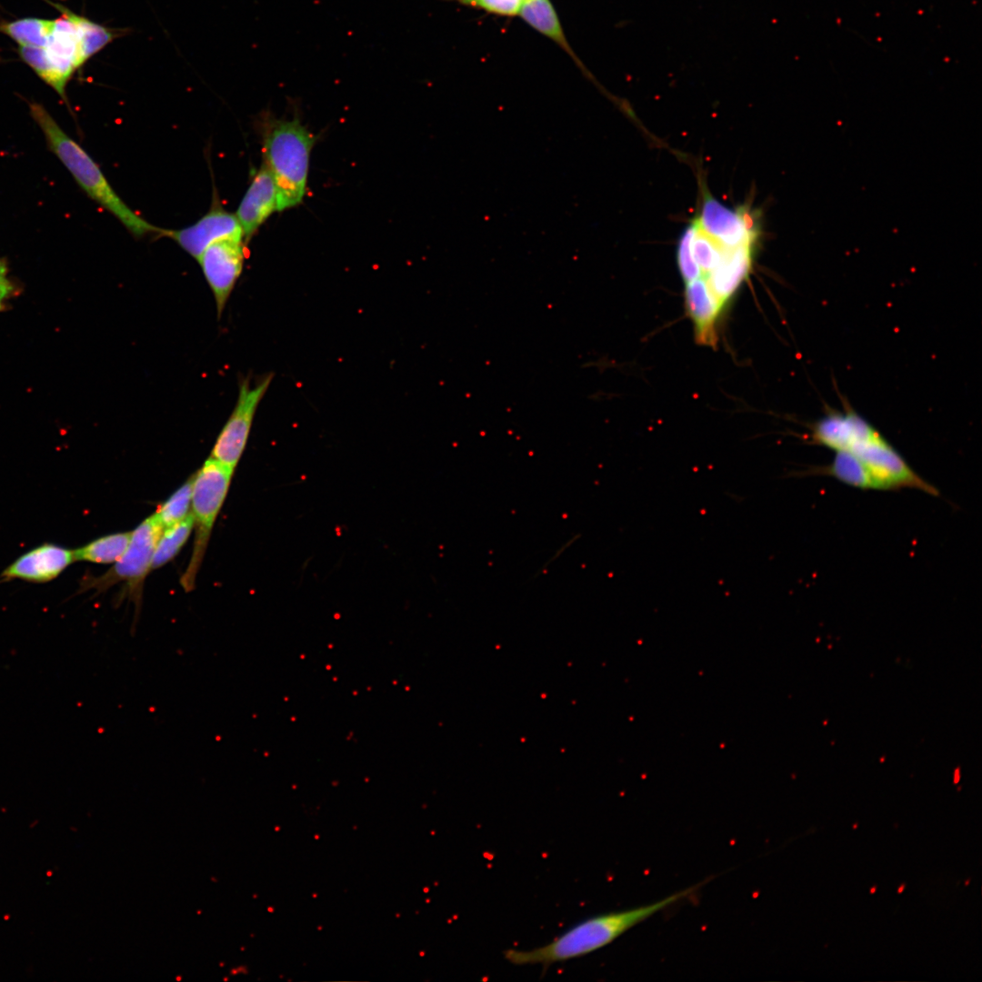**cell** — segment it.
Segmentation results:
<instances>
[{"label": "cell", "mask_w": 982, "mask_h": 982, "mask_svg": "<svg viewBox=\"0 0 982 982\" xmlns=\"http://www.w3.org/2000/svg\"><path fill=\"white\" fill-rule=\"evenodd\" d=\"M812 437L835 452H847L857 457L871 474L877 489L913 487L937 494L877 429L853 411L826 415L815 423Z\"/></svg>", "instance_id": "cell-1"}, {"label": "cell", "mask_w": 982, "mask_h": 982, "mask_svg": "<svg viewBox=\"0 0 982 982\" xmlns=\"http://www.w3.org/2000/svg\"><path fill=\"white\" fill-rule=\"evenodd\" d=\"M695 887L681 890L648 905L589 917L545 946L530 950L510 948L505 950L503 956L516 966L540 964L543 967L586 956L607 946L628 929L687 897Z\"/></svg>", "instance_id": "cell-2"}, {"label": "cell", "mask_w": 982, "mask_h": 982, "mask_svg": "<svg viewBox=\"0 0 982 982\" xmlns=\"http://www.w3.org/2000/svg\"><path fill=\"white\" fill-rule=\"evenodd\" d=\"M30 112L42 129L51 150L92 199L115 215L137 237L149 233H162L163 229L148 223L120 198L96 163L61 129L41 105L30 104Z\"/></svg>", "instance_id": "cell-3"}, {"label": "cell", "mask_w": 982, "mask_h": 982, "mask_svg": "<svg viewBox=\"0 0 982 982\" xmlns=\"http://www.w3.org/2000/svg\"><path fill=\"white\" fill-rule=\"evenodd\" d=\"M316 138L296 118L275 120L264 135L263 154L277 190L278 211L300 204Z\"/></svg>", "instance_id": "cell-4"}, {"label": "cell", "mask_w": 982, "mask_h": 982, "mask_svg": "<svg viewBox=\"0 0 982 982\" xmlns=\"http://www.w3.org/2000/svg\"><path fill=\"white\" fill-rule=\"evenodd\" d=\"M61 12L43 47L20 46L21 58L62 97L65 85L76 69L87 60L83 49L85 17L73 13L59 3L45 0Z\"/></svg>", "instance_id": "cell-5"}, {"label": "cell", "mask_w": 982, "mask_h": 982, "mask_svg": "<svg viewBox=\"0 0 982 982\" xmlns=\"http://www.w3.org/2000/svg\"><path fill=\"white\" fill-rule=\"evenodd\" d=\"M163 529L155 514L142 521L132 531L129 545L123 556L104 574L82 577L77 593L95 590L100 594L124 582L125 585L119 598L123 600L128 597L135 604L137 615L142 603L143 586L152 570L153 554Z\"/></svg>", "instance_id": "cell-6"}, {"label": "cell", "mask_w": 982, "mask_h": 982, "mask_svg": "<svg viewBox=\"0 0 982 982\" xmlns=\"http://www.w3.org/2000/svg\"><path fill=\"white\" fill-rule=\"evenodd\" d=\"M233 468L208 457L195 473L192 492V516L195 536L188 566L180 583L185 592L195 588L211 532L226 497L234 474Z\"/></svg>", "instance_id": "cell-7"}, {"label": "cell", "mask_w": 982, "mask_h": 982, "mask_svg": "<svg viewBox=\"0 0 982 982\" xmlns=\"http://www.w3.org/2000/svg\"><path fill=\"white\" fill-rule=\"evenodd\" d=\"M272 376L255 386L245 379L239 388L236 405L213 446L210 457L233 469L246 448L256 408L270 386Z\"/></svg>", "instance_id": "cell-8"}, {"label": "cell", "mask_w": 982, "mask_h": 982, "mask_svg": "<svg viewBox=\"0 0 982 982\" xmlns=\"http://www.w3.org/2000/svg\"><path fill=\"white\" fill-rule=\"evenodd\" d=\"M697 226L724 246H755L759 234L756 215L748 209H731L712 196L702 205Z\"/></svg>", "instance_id": "cell-9"}, {"label": "cell", "mask_w": 982, "mask_h": 982, "mask_svg": "<svg viewBox=\"0 0 982 982\" xmlns=\"http://www.w3.org/2000/svg\"><path fill=\"white\" fill-rule=\"evenodd\" d=\"M245 259L243 239L227 238L208 246L197 260L213 291L217 313L225 308Z\"/></svg>", "instance_id": "cell-10"}, {"label": "cell", "mask_w": 982, "mask_h": 982, "mask_svg": "<svg viewBox=\"0 0 982 982\" xmlns=\"http://www.w3.org/2000/svg\"><path fill=\"white\" fill-rule=\"evenodd\" d=\"M75 561L74 550L43 543L24 553L0 573V584L20 579L43 584L59 576Z\"/></svg>", "instance_id": "cell-11"}, {"label": "cell", "mask_w": 982, "mask_h": 982, "mask_svg": "<svg viewBox=\"0 0 982 982\" xmlns=\"http://www.w3.org/2000/svg\"><path fill=\"white\" fill-rule=\"evenodd\" d=\"M161 235L175 240L195 258L211 244L227 238L243 239L244 233L235 215L212 209L194 225L178 230H163Z\"/></svg>", "instance_id": "cell-12"}, {"label": "cell", "mask_w": 982, "mask_h": 982, "mask_svg": "<svg viewBox=\"0 0 982 982\" xmlns=\"http://www.w3.org/2000/svg\"><path fill=\"white\" fill-rule=\"evenodd\" d=\"M278 211V197L275 181L265 165L255 174L253 180L236 211V217L246 239Z\"/></svg>", "instance_id": "cell-13"}, {"label": "cell", "mask_w": 982, "mask_h": 982, "mask_svg": "<svg viewBox=\"0 0 982 982\" xmlns=\"http://www.w3.org/2000/svg\"><path fill=\"white\" fill-rule=\"evenodd\" d=\"M518 15L535 30L557 44L587 74V71L568 44L557 14L550 0H525Z\"/></svg>", "instance_id": "cell-14"}, {"label": "cell", "mask_w": 982, "mask_h": 982, "mask_svg": "<svg viewBox=\"0 0 982 982\" xmlns=\"http://www.w3.org/2000/svg\"><path fill=\"white\" fill-rule=\"evenodd\" d=\"M131 532L114 533L103 536L74 549L75 561L96 564L115 563L125 552Z\"/></svg>", "instance_id": "cell-15"}, {"label": "cell", "mask_w": 982, "mask_h": 982, "mask_svg": "<svg viewBox=\"0 0 982 982\" xmlns=\"http://www.w3.org/2000/svg\"><path fill=\"white\" fill-rule=\"evenodd\" d=\"M55 20L23 18L0 24V32L14 39L19 46L43 47L54 29Z\"/></svg>", "instance_id": "cell-16"}, {"label": "cell", "mask_w": 982, "mask_h": 982, "mask_svg": "<svg viewBox=\"0 0 982 982\" xmlns=\"http://www.w3.org/2000/svg\"><path fill=\"white\" fill-rule=\"evenodd\" d=\"M193 528L194 518L190 514L184 520L163 529L153 554L152 570L162 567L179 553Z\"/></svg>", "instance_id": "cell-17"}, {"label": "cell", "mask_w": 982, "mask_h": 982, "mask_svg": "<svg viewBox=\"0 0 982 982\" xmlns=\"http://www.w3.org/2000/svg\"><path fill=\"white\" fill-rule=\"evenodd\" d=\"M827 473L837 479L855 487L877 489L876 482L867 467L847 452H836Z\"/></svg>", "instance_id": "cell-18"}, {"label": "cell", "mask_w": 982, "mask_h": 982, "mask_svg": "<svg viewBox=\"0 0 982 982\" xmlns=\"http://www.w3.org/2000/svg\"><path fill=\"white\" fill-rule=\"evenodd\" d=\"M195 474L158 507L155 515L164 528L171 526L190 514Z\"/></svg>", "instance_id": "cell-19"}, {"label": "cell", "mask_w": 982, "mask_h": 982, "mask_svg": "<svg viewBox=\"0 0 982 982\" xmlns=\"http://www.w3.org/2000/svg\"><path fill=\"white\" fill-rule=\"evenodd\" d=\"M695 228L696 225L694 221L684 230L677 244L676 260L684 284L692 282L696 279L697 275V268L692 258L690 249Z\"/></svg>", "instance_id": "cell-20"}, {"label": "cell", "mask_w": 982, "mask_h": 982, "mask_svg": "<svg viewBox=\"0 0 982 982\" xmlns=\"http://www.w3.org/2000/svg\"><path fill=\"white\" fill-rule=\"evenodd\" d=\"M463 5L484 10L487 13L513 16L518 15L525 0H453Z\"/></svg>", "instance_id": "cell-21"}, {"label": "cell", "mask_w": 982, "mask_h": 982, "mask_svg": "<svg viewBox=\"0 0 982 982\" xmlns=\"http://www.w3.org/2000/svg\"><path fill=\"white\" fill-rule=\"evenodd\" d=\"M13 290V285L7 277V268L5 263L0 261V310L2 309L5 300L11 296Z\"/></svg>", "instance_id": "cell-22"}, {"label": "cell", "mask_w": 982, "mask_h": 982, "mask_svg": "<svg viewBox=\"0 0 982 982\" xmlns=\"http://www.w3.org/2000/svg\"><path fill=\"white\" fill-rule=\"evenodd\" d=\"M903 890H904V886H901V887H899V889H898V893L902 892Z\"/></svg>", "instance_id": "cell-23"}, {"label": "cell", "mask_w": 982, "mask_h": 982, "mask_svg": "<svg viewBox=\"0 0 982 982\" xmlns=\"http://www.w3.org/2000/svg\"><path fill=\"white\" fill-rule=\"evenodd\" d=\"M874 891H875V887L871 889V892H874Z\"/></svg>", "instance_id": "cell-24"}]
</instances>
